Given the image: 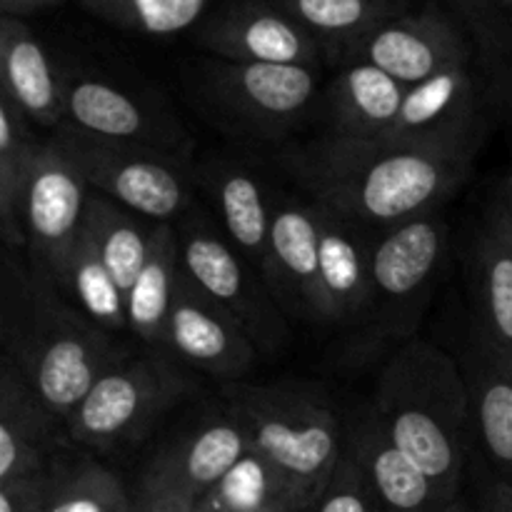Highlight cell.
Returning a JSON list of instances; mask_svg holds the SVG:
<instances>
[{
  "label": "cell",
  "mask_w": 512,
  "mask_h": 512,
  "mask_svg": "<svg viewBox=\"0 0 512 512\" xmlns=\"http://www.w3.org/2000/svg\"><path fill=\"white\" fill-rule=\"evenodd\" d=\"M465 150L380 145L343 138L308 158L325 208L370 223H408L443 198L465 168Z\"/></svg>",
  "instance_id": "1"
},
{
  "label": "cell",
  "mask_w": 512,
  "mask_h": 512,
  "mask_svg": "<svg viewBox=\"0 0 512 512\" xmlns=\"http://www.w3.org/2000/svg\"><path fill=\"white\" fill-rule=\"evenodd\" d=\"M470 390L453 358L428 343L395 355L380 383L378 423L450 500L463 480Z\"/></svg>",
  "instance_id": "2"
},
{
  "label": "cell",
  "mask_w": 512,
  "mask_h": 512,
  "mask_svg": "<svg viewBox=\"0 0 512 512\" xmlns=\"http://www.w3.org/2000/svg\"><path fill=\"white\" fill-rule=\"evenodd\" d=\"M28 295L30 308L18 315L23 320L8 343L15 345L20 370L45 408L68 420L90 388L118 368V350L50 285L33 278Z\"/></svg>",
  "instance_id": "3"
},
{
  "label": "cell",
  "mask_w": 512,
  "mask_h": 512,
  "mask_svg": "<svg viewBox=\"0 0 512 512\" xmlns=\"http://www.w3.org/2000/svg\"><path fill=\"white\" fill-rule=\"evenodd\" d=\"M228 403L233 420L248 433L250 445L308 503L320 498L343 458L335 415L315 400L280 388H233Z\"/></svg>",
  "instance_id": "4"
},
{
  "label": "cell",
  "mask_w": 512,
  "mask_h": 512,
  "mask_svg": "<svg viewBox=\"0 0 512 512\" xmlns=\"http://www.w3.org/2000/svg\"><path fill=\"white\" fill-rule=\"evenodd\" d=\"M90 185L63 140L38 145L25 195V245L33 278L55 288L83 230Z\"/></svg>",
  "instance_id": "5"
},
{
  "label": "cell",
  "mask_w": 512,
  "mask_h": 512,
  "mask_svg": "<svg viewBox=\"0 0 512 512\" xmlns=\"http://www.w3.org/2000/svg\"><path fill=\"white\" fill-rule=\"evenodd\" d=\"M85 183L133 213L165 223L188 205V188L178 170L145 148L98 138H65Z\"/></svg>",
  "instance_id": "6"
},
{
  "label": "cell",
  "mask_w": 512,
  "mask_h": 512,
  "mask_svg": "<svg viewBox=\"0 0 512 512\" xmlns=\"http://www.w3.org/2000/svg\"><path fill=\"white\" fill-rule=\"evenodd\" d=\"M180 390L183 383L178 375L155 360L120 363L70 413L68 430L73 440L93 448L118 445L168 408Z\"/></svg>",
  "instance_id": "7"
},
{
  "label": "cell",
  "mask_w": 512,
  "mask_h": 512,
  "mask_svg": "<svg viewBox=\"0 0 512 512\" xmlns=\"http://www.w3.org/2000/svg\"><path fill=\"white\" fill-rule=\"evenodd\" d=\"M200 45L230 63L310 65L320 55V40L278 3L243 0L205 23Z\"/></svg>",
  "instance_id": "8"
},
{
  "label": "cell",
  "mask_w": 512,
  "mask_h": 512,
  "mask_svg": "<svg viewBox=\"0 0 512 512\" xmlns=\"http://www.w3.org/2000/svg\"><path fill=\"white\" fill-rule=\"evenodd\" d=\"M165 343L188 363L220 378L240 375L255 360V345L248 330L208 298L183 268L175 283Z\"/></svg>",
  "instance_id": "9"
},
{
  "label": "cell",
  "mask_w": 512,
  "mask_h": 512,
  "mask_svg": "<svg viewBox=\"0 0 512 512\" xmlns=\"http://www.w3.org/2000/svg\"><path fill=\"white\" fill-rule=\"evenodd\" d=\"M360 60L385 70L405 88L465 63V48L453 25L435 13L398 15L358 43Z\"/></svg>",
  "instance_id": "10"
},
{
  "label": "cell",
  "mask_w": 512,
  "mask_h": 512,
  "mask_svg": "<svg viewBox=\"0 0 512 512\" xmlns=\"http://www.w3.org/2000/svg\"><path fill=\"white\" fill-rule=\"evenodd\" d=\"M470 108L473 85L463 63L408 88L395 123L373 143L463 150Z\"/></svg>",
  "instance_id": "11"
},
{
  "label": "cell",
  "mask_w": 512,
  "mask_h": 512,
  "mask_svg": "<svg viewBox=\"0 0 512 512\" xmlns=\"http://www.w3.org/2000/svg\"><path fill=\"white\" fill-rule=\"evenodd\" d=\"M210 85L225 105L263 120H288L303 113L315 95L318 75L310 65L225 63L215 65Z\"/></svg>",
  "instance_id": "12"
},
{
  "label": "cell",
  "mask_w": 512,
  "mask_h": 512,
  "mask_svg": "<svg viewBox=\"0 0 512 512\" xmlns=\"http://www.w3.org/2000/svg\"><path fill=\"white\" fill-rule=\"evenodd\" d=\"M0 85L3 98L25 118L55 125L65 115V85H60L43 43L20 18L0 20Z\"/></svg>",
  "instance_id": "13"
},
{
  "label": "cell",
  "mask_w": 512,
  "mask_h": 512,
  "mask_svg": "<svg viewBox=\"0 0 512 512\" xmlns=\"http://www.w3.org/2000/svg\"><path fill=\"white\" fill-rule=\"evenodd\" d=\"M180 268L208 298L228 310L250 338H258L273 325V315L253 295L238 255L220 238L203 230L190 233L180 245Z\"/></svg>",
  "instance_id": "14"
},
{
  "label": "cell",
  "mask_w": 512,
  "mask_h": 512,
  "mask_svg": "<svg viewBox=\"0 0 512 512\" xmlns=\"http://www.w3.org/2000/svg\"><path fill=\"white\" fill-rule=\"evenodd\" d=\"M250 448L253 445H250L248 433L235 420L213 423L198 430L188 443L175 445L158 455L148 475L173 485L198 505V500L210 488H215L245 458Z\"/></svg>",
  "instance_id": "15"
},
{
  "label": "cell",
  "mask_w": 512,
  "mask_h": 512,
  "mask_svg": "<svg viewBox=\"0 0 512 512\" xmlns=\"http://www.w3.org/2000/svg\"><path fill=\"white\" fill-rule=\"evenodd\" d=\"M48 408L28 380L5 368L0 385V485L43 473L45 448L50 443Z\"/></svg>",
  "instance_id": "16"
},
{
  "label": "cell",
  "mask_w": 512,
  "mask_h": 512,
  "mask_svg": "<svg viewBox=\"0 0 512 512\" xmlns=\"http://www.w3.org/2000/svg\"><path fill=\"white\" fill-rule=\"evenodd\" d=\"M270 285L280 283L300 295L323 318L320 295V220L318 208L283 205L273 213L270 228Z\"/></svg>",
  "instance_id": "17"
},
{
  "label": "cell",
  "mask_w": 512,
  "mask_h": 512,
  "mask_svg": "<svg viewBox=\"0 0 512 512\" xmlns=\"http://www.w3.org/2000/svg\"><path fill=\"white\" fill-rule=\"evenodd\" d=\"M320 220V295L323 318L343 320L358 315L373 293L370 255L345 230L340 213L318 208Z\"/></svg>",
  "instance_id": "18"
},
{
  "label": "cell",
  "mask_w": 512,
  "mask_h": 512,
  "mask_svg": "<svg viewBox=\"0 0 512 512\" xmlns=\"http://www.w3.org/2000/svg\"><path fill=\"white\" fill-rule=\"evenodd\" d=\"M355 458L363 465L378 503L388 512H430L440 505L433 480L408 453L398 448L378 420L360 433Z\"/></svg>",
  "instance_id": "19"
},
{
  "label": "cell",
  "mask_w": 512,
  "mask_h": 512,
  "mask_svg": "<svg viewBox=\"0 0 512 512\" xmlns=\"http://www.w3.org/2000/svg\"><path fill=\"white\" fill-rule=\"evenodd\" d=\"M445 230L438 220L420 218L400 223L370 255L373 288L388 298H408L438 265Z\"/></svg>",
  "instance_id": "20"
},
{
  "label": "cell",
  "mask_w": 512,
  "mask_h": 512,
  "mask_svg": "<svg viewBox=\"0 0 512 512\" xmlns=\"http://www.w3.org/2000/svg\"><path fill=\"white\" fill-rule=\"evenodd\" d=\"M405 88L373 63L350 65L333 85V108L343 138L373 140L395 123L403 105Z\"/></svg>",
  "instance_id": "21"
},
{
  "label": "cell",
  "mask_w": 512,
  "mask_h": 512,
  "mask_svg": "<svg viewBox=\"0 0 512 512\" xmlns=\"http://www.w3.org/2000/svg\"><path fill=\"white\" fill-rule=\"evenodd\" d=\"M308 500L298 488L270 463L250 448L245 458L210 488L195 505V512H295Z\"/></svg>",
  "instance_id": "22"
},
{
  "label": "cell",
  "mask_w": 512,
  "mask_h": 512,
  "mask_svg": "<svg viewBox=\"0 0 512 512\" xmlns=\"http://www.w3.org/2000/svg\"><path fill=\"white\" fill-rule=\"evenodd\" d=\"M180 273V245L165 223L150 233V253L128 293V325L148 343L168 340L170 305Z\"/></svg>",
  "instance_id": "23"
},
{
  "label": "cell",
  "mask_w": 512,
  "mask_h": 512,
  "mask_svg": "<svg viewBox=\"0 0 512 512\" xmlns=\"http://www.w3.org/2000/svg\"><path fill=\"white\" fill-rule=\"evenodd\" d=\"M53 290L65 295L68 303L98 328L120 330L128 325V298L108 273L85 230H80Z\"/></svg>",
  "instance_id": "24"
},
{
  "label": "cell",
  "mask_w": 512,
  "mask_h": 512,
  "mask_svg": "<svg viewBox=\"0 0 512 512\" xmlns=\"http://www.w3.org/2000/svg\"><path fill=\"white\" fill-rule=\"evenodd\" d=\"M65 115L88 138L108 143H145L150 123L130 95L103 80L80 78L65 85Z\"/></svg>",
  "instance_id": "25"
},
{
  "label": "cell",
  "mask_w": 512,
  "mask_h": 512,
  "mask_svg": "<svg viewBox=\"0 0 512 512\" xmlns=\"http://www.w3.org/2000/svg\"><path fill=\"white\" fill-rule=\"evenodd\" d=\"M83 230L98 248L100 260L128 298L135 278L150 253V235L105 195L90 193L85 205Z\"/></svg>",
  "instance_id": "26"
},
{
  "label": "cell",
  "mask_w": 512,
  "mask_h": 512,
  "mask_svg": "<svg viewBox=\"0 0 512 512\" xmlns=\"http://www.w3.org/2000/svg\"><path fill=\"white\" fill-rule=\"evenodd\" d=\"M35 150L25 115L0 95V228L8 245H25V195Z\"/></svg>",
  "instance_id": "27"
},
{
  "label": "cell",
  "mask_w": 512,
  "mask_h": 512,
  "mask_svg": "<svg viewBox=\"0 0 512 512\" xmlns=\"http://www.w3.org/2000/svg\"><path fill=\"white\" fill-rule=\"evenodd\" d=\"M470 400L490 458L512 470V363L503 350H490L473 363Z\"/></svg>",
  "instance_id": "28"
},
{
  "label": "cell",
  "mask_w": 512,
  "mask_h": 512,
  "mask_svg": "<svg viewBox=\"0 0 512 512\" xmlns=\"http://www.w3.org/2000/svg\"><path fill=\"white\" fill-rule=\"evenodd\" d=\"M315 38L358 45L388 20L403 15L408 0H275Z\"/></svg>",
  "instance_id": "29"
},
{
  "label": "cell",
  "mask_w": 512,
  "mask_h": 512,
  "mask_svg": "<svg viewBox=\"0 0 512 512\" xmlns=\"http://www.w3.org/2000/svg\"><path fill=\"white\" fill-rule=\"evenodd\" d=\"M218 203L230 240L258 265L268 278L270 273V228L273 213L265 205L260 185L245 173H230L218 185Z\"/></svg>",
  "instance_id": "30"
},
{
  "label": "cell",
  "mask_w": 512,
  "mask_h": 512,
  "mask_svg": "<svg viewBox=\"0 0 512 512\" xmlns=\"http://www.w3.org/2000/svg\"><path fill=\"white\" fill-rule=\"evenodd\" d=\"M483 273V300L490 333L505 355H512V235L508 218L485 233L478 250Z\"/></svg>",
  "instance_id": "31"
},
{
  "label": "cell",
  "mask_w": 512,
  "mask_h": 512,
  "mask_svg": "<svg viewBox=\"0 0 512 512\" xmlns=\"http://www.w3.org/2000/svg\"><path fill=\"white\" fill-rule=\"evenodd\" d=\"M80 8L118 28L145 35H175L203 18L208 0H78Z\"/></svg>",
  "instance_id": "32"
},
{
  "label": "cell",
  "mask_w": 512,
  "mask_h": 512,
  "mask_svg": "<svg viewBox=\"0 0 512 512\" xmlns=\"http://www.w3.org/2000/svg\"><path fill=\"white\" fill-rule=\"evenodd\" d=\"M45 512H130V503L113 473L88 463L53 483Z\"/></svg>",
  "instance_id": "33"
},
{
  "label": "cell",
  "mask_w": 512,
  "mask_h": 512,
  "mask_svg": "<svg viewBox=\"0 0 512 512\" xmlns=\"http://www.w3.org/2000/svg\"><path fill=\"white\" fill-rule=\"evenodd\" d=\"M375 495L363 465L353 455H343L320 495L318 512H375Z\"/></svg>",
  "instance_id": "34"
},
{
  "label": "cell",
  "mask_w": 512,
  "mask_h": 512,
  "mask_svg": "<svg viewBox=\"0 0 512 512\" xmlns=\"http://www.w3.org/2000/svg\"><path fill=\"white\" fill-rule=\"evenodd\" d=\"M53 480L45 473L0 485V512H45Z\"/></svg>",
  "instance_id": "35"
},
{
  "label": "cell",
  "mask_w": 512,
  "mask_h": 512,
  "mask_svg": "<svg viewBox=\"0 0 512 512\" xmlns=\"http://www.w3.org/2000/svg\"><path fill=\"white\" fill-rule=\"evenodd\" d=\"M140 512H195V503L163 480L145 475Z\"/></svg>",
  "instance_id": "36"
},
{
  "label": "cell",
  "mask_w": 512,
  "mask_h": 512,
  "mask_svg": "<svg viewBox=\"0 0 512 512\" xmlns=\"http://www.w3.org/2000/svg\"><path fill=\"white\" fill-rule=\"evenodd\" d=\"M58 0H0V10L5 18H23V15L38 13V10L50 8Z\"/></svg>",
  "instance_id": "37"
},
{
  "label": "cell",
  "mask_w": 512,
  "mask_h": 512,
  "mask_svg": "<svg viewBox=\"0 0 512 512\" xmlns=\"http://www.w3.org/2000/svg\"><path fill=\"white\" fill-rule=\"evenodd\" d=\"M488 512H512V488L510 485L500 483L490 490Z\"/></svg>",
  "instance_id": "38"
},
{
  "label": "cell",
  "mask_w": 512,
  "mask_h": 512,
  "mask_svg": "<svg viewBox=\"0 0 512 512\" xmlns=\"http://www.w3.org/2000/svg\"><path fill=\"white\" fill-rule=\"evenodd\" d=\"M508 225H510V235H512V180L508 185Z\"/></svg>",
  "instance_id": "39"
},
{
  "label": "cell",
  "mask_w": 512,
  "mask_h": 512,
  "mask_svg": "<svg viewBox=\"0 0 512 512\" xmlns=\"http://www.w3.org/2000/svg\"><path fill=\"white\" fill-rule=\"evenodd\" d=\"M443 512H465V508H463V505H458V503H450Z\"/></svg>",
  "instance_id": "40"
},
{
  "label": "cell",
  "mask_w": 512,
  "mask_h": 512,
  "mask_svg": "<svg viewBox=\"0 0 512 512\" xmlns=\"http://www.w3.org/2000/svg\"><path fill=\"white\" fill-rule=\"evenodd\" d=\"M508 358H510V363H512V355H508Z\"/></svg>",
  "instance_id": "41"
}]
</instances>
